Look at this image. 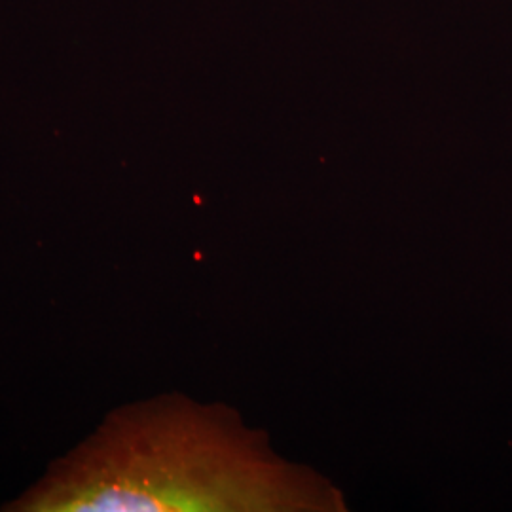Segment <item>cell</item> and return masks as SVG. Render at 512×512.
Wrapping results in <instances>:
<instances>
[{"label":"cell","mask_w":512,"mask_h":512,"mask_svg":"<svg viewBox=\"0 0 512 512\" xmlns=\"http://www.w3.org/2000/svg\"><path fill=\"white\" fill-rule=\"evenodd\" d=\"M14 512H344L342 492L277 456L222 404L165 395L109 414Z\"/></svg>","instance_id":"6da1fadb"}]
</instances>
